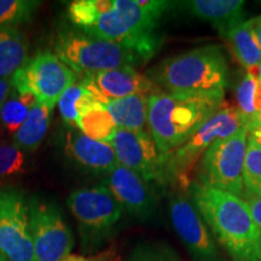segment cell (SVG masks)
I'll return each instance as SVG.
<instances>
[{
  "label": "cell",
  "instance_id": "1",
  "mask_svg": "<svg viewBox=\"0 0 261 261\" xmlns=\"http://www.w3.org/2000/svg\"><path fill=\"white\" fill-rule=\"evenodd\" d=\"M189 190L198 213L234 261H261V236L246 201L198 181Z\"/></svg>",
  "mask_w": 261,
  "mask_h": 261
},
{
  "label": "cell",
  "instance_id": "2",
  "mask_svg": "<svg viewBox=\"0 0 261 261\" xmlns=\"http://www.w3.org/2000/svg\"><path fill=\"white\" fill-rule=\"evenodd\" d=\"M224 94H169L149 97L148 126L160 155L184 144L223 103Z\"/></svg>",
  "mask_w": 261,
  "mask_h": 261
},
{
  "label": "cell",
  "instance_id": "3",
  "mask_svg": "<svg viewBox=\"0 0 261 261\" xmlns=\"http://www.w3.org/2000/svg\"><path fill=\"white\" fill-rule=\"evenodd\" d=\"M146 76L169 94H224L228 70L221 47L210 45L166 58Z\"/></svg>",
  "mask_w": 261,
  "mask_h": 261
},
{
  "label": "cell",
  "instance_id": "4",
  "mask_svg": "<svg viewBox=\"0 0 261 261\" xmlns=\"http://www.w3.org/2000/svg\"><path fill=\"white\" fill-rule=\"evenodd\" d=\"M247 121L237 108L225 102L217 108L210 119L174 151L162 158L161 184L173 182L189 189L192 184V169L215 140L236 133Z\"/></svg>",
  "mask_w": 261,
  "mask_h": 261
},
{
  "label": "cell",
  "instance_id": "5",
  "mask_svg": "<svg viewBox=\"0 0 261 261\" xmlns=\"http://www.w3.org/2000/svg\"><path fill=\"white\" fill-rule=\"evenodd\" d=\"M67 203L76 219L81 252H98L115 234L123 213L121 204L103 182L73 191Z\"/></svg>",
  "mask_w": 261,
  "mask_h": 261
},
{
  "label": "cell",
  "instance_id": "6",
  "mask_svg": "<svg viewBox=\"0 0 261 261\" xmlns=\"http://www.w3.org/2000/svg\"><path fill=\"white\" fill-rule=\"evenodd\" d=\"M55 55L75 74L84 76L144 63L128 48L84 32L64 31L58 34Z\"/></svg>",
  "mask_w": 261,
  "mask_h": 261
},
{
  "label": "cell",
  "instance_id": "7",
  "mask_svg": "<svg viewBox=\"0 0 261 261\" xmlns=\"http://www.w3.org/2000/svg\"><path fill=\"white\" fill-rule=\"evenodd\" d=\"M248 144L247 127L220 138L202 156L198 182L241 197L244 192L243 171Z\"/></svg>",
  "mask_w": 261,
  "mask_h": 261
},
{
  "label": "cell",
  "instance_id": "8",
  "mask_svg": "<svg viewBox=\"0 0 261 261\" xmlns=\"http://www.w3.org/2000/svg\"><path fill=\"white\" fill-rule=\"evenodd\" d=\"M75 83L76 74L50 51L28 58L11 77L12 86L18 93L32 94L39 104L52 109Z\"/></svg>",
  "mask_w": 261,
  "mask_h": 261
},
{
  "label": "cell",
  "instance_id": "9",
  "mask_svg": "<svg viewBox=\"0 0 261 261\" xmlns=\"http://www.w3.org/2000/svg\"><path fill=\"white\" fill-rule=\"evenodd\" d=\"M29 230L37 261H62L70 255L75 240L61 208L45 198L28 200Z\"/></svg>",
  "mask_w": 261,
  "mask_h": 261
},
{
  "label": "cell",
  "instance_id": "10",
  "mask_svg": "<svg viewBox=\"0 0 261 261\" xmlns=\"http://www.w3.org/2000/svg\"><path fill=\"white\" fill-rule=\"evenodd\" d=\"M0 253L11 261H37L29 230L28 198L12 185H0Z\"/></svg>",
  "mask_w": 261,
  "mask_h": 261
},
{
  "label": "cell",
  "instance_id": "11",
  "mask_svg": "<svg viewBox=\"0 0 261 261\" xmlns=\"http://www.w3.org/2000/svg\"><path fill=\"white\" fill-rule=\"evenodd\" d=\"M109 144L119 165L136 172L148 182L161 184L162 158L150 130L117 128Z\"/></svg>",
  "mask_w": 261,
  "mask_h": 261
},
{
  "label": "cell",
  "instance_id": "12",
  "mask_svg": "<svg viewBox=\"0 0 261 261\" xmlns=\"http://www.w3.org/2000/svg\"><path fill=\"white\" fill-rule=\"evenodd\" d=\"M169 214L175 232L192 256L202 261H219L213 240L188 197L181 194L173 195L169 200Z\"/></svg>",
  "mask_w": 261,
  "mask_h": 261
},
{
  "label": "cell",
  "instance_id": "13",
  "mask_svg": "<svg viewBox=\"0 0 261 261\" xmlns=\"http://www.w3.org/2000/svg\"><path fill=\"white\" fill-rule=\"evenodd\" d=\"M127 213L148 220L156 212L155 192L150 182L129 168L117 165L102 181Z\"/></svg>",
  "mask_w": 261,
  "mask_h": 261
},
{
  "label": "cell",
  "instance_id": "14",
  "mask_svg": "<svg viewBox=\"0 0 261 261\" xmlns=\"http://www.w3.org/2000/svg\"><path fill=\"white\" fill-rule=\"evenodd\" d=\"M80 83L104 107L113 100L122 99L133 94L151 96L161 91L146 75H142L132 67L84 76Z\"/></svg>",
  "mask_w": 261,
  "mask_h": 261
},
{
  "label": "cell",
  "instance_id": "15",
  "mask_svg": "<svg viewBox=\"0 0 261 261\" xmlns=\"http://www.w3.org/2000/svg\"><path fill=\"white\" fill-rule=\"evenodd\" d=\"M60 143L65 156L77 168L91 174L106 177L119 165L109 143L91 139L74 127L68 126L62 130Z\"/></svg>",
  "mask_w": 261,
  "mask_h": 261
},
{
  "label": "cell",
  "instance_id": "16",
  "mask_svg": "<svg viewBox=\"0 0 261 261\" xmlns=\"http://www.w3.org/2000/svg\"><path fill=\"white\" fill-rule=\"evenodd\" d=\"M184 5L190 15L210 22L223 37L246 17V5L241 0H194Z\"/></svg>",
  "mask_w": 261,
  "mask_h": 261
},
{
  "label": "cell",
  "instance_id": "17",
  "mask_svg": "<svg viewBox=\"0 0 261 261\" xmlns=\"http://www.w3.org/2000/svg\"><path fill=\"white\" fill-rule=\"evenodd\" d=\"M29 44L18 27H0V79L11 80L28 61Z\"/></svg>",
  "mask_w": 261,
  "mask_h": 261
},
{
  "label": "cell",
  "instance_id": "18",
  "mask_svg": "<svg viewBox=\"0 0 261 261\" xmlns=\"http://www.w3.org/2000/svg\"><path fill=\"white\" fill-rule=\"evenodd\" d=\"M149 97L146 94H133L108 103L106 108L117 128L148 130Z\"/></svg>",
  "mask_w": 261,
  "mask_h": 261
},
{
  "label": "cell",
  "instance_id": "19",
  "mask_svg": "<svg viewBox=\"0 0 261 261\" xmlns=\"http://www.w3.org/2000/svg\"><path fill=\"white\" fill-rule=\"evenodd\" d=\"M52 110V108L41 106L38 102L33 104L27 120L14 135V144L25 154L37 151L47 135Z\"/></svg>",
  "mask_w": 261,
  "mask_h": 261
},
{
  "label": "cell",
  "instance_id": "20",
  "mask_svg": "<svg viewBox=\"0 0 261 261\" xmlns=\"http://www.w3.org/2000/svg\"><path fill=\"white\" fill-rule=\"evenodd\" d=\"M230 45L233 56L247 70L261 63V48L253 29V18L233 27L224 37Z\"/></svg>",
  "mask_w": 261,
  "mask_h": 261
},
{
  "label": "cell",
  "instance_id": "21",
  "mask_svg": "<svg viewBox=\"0 0 261 261\" xmlns=\"http://www.w3.org/2000/svg\"><path fill=\"white\" fill-rule=\"evenodd\" d=\"M57 104L65 125L76 128L79 117L100 103L83 84L75 83L62 94Z\"/></svg>",
  "mask_w": 261,
  "mask_h": 261
},
{
  "label": "cell",
  "instance_id": "22",
  "mask_svg": "<svg viewBox=\"0 0 261 261\" xmlns=\"http://www.w3.org/2000/svg\"><path fill=\"white\" fill-rule=\"evenodd\" d=\"M76 128L91 139L109 143L117 130V126L107 108L99 104L79 117Z\"/></svg>",
  "mask_w": 261,
  "mask_h": 261
},
{
  "label": "cell",
  "instance_id": "23",
  "mask_svg": "<svg viewBox=\"0 0 261 261\" xmlns=\"http://www.w3.org/2000/svg\"><path fill=\"white\" fill-rule=\"evenodd\" d=\"M37 102L32 94H21L15 89L10 93L8 99L0 112V125L9 135H15L27 120L29 110Z\"/></svg>",
  "mask_w": 261,
  "mask_h": 261
},
{
  "label": "cell",
  "instance_id": "24",
  "mask_svg": "<svg viewBox=\"0 0 261 261\" xmlns=\"http://www.w3.org/2000/svg\"><path fill=\"white\" fill-rule=\"evenodd\" d=\"M114 0H76L68 8L70 22L81 32L89 28L103 12L113 8Z\"/></svg>",
  "mask_w": 261,
  "mask_h": 261
},
{
  "label": "cell",
  "instance_id": "25",
  "mask_svg": "<svg viewBox=\"0 0 261 261\" xmlns=\"http://www.w3.org/2000/svg\"><path fill=\"white\" fill-rule=\"evenodd\" d=\"M40 3L35 0H0V27H18L34 17Z\"/></svg>",
  "mask_w": 261,
  "mask_h": 261
},
{
  "label": "cell",
  "instance_id": "26",
  "mask_svg": "<svg viewBox=\"0 0 261 261\" xmlns=\"http://www.w3.org/2000/svg\"><path fill=\"white\" fill-rule=\"evenodd\" d=\"M243 185L247 196H261V145L248 138Z\"/></svg>",
  "mask_w": 261,
  "mask_h": 261
},
{
  "label": "cell",
  "instance_id": "27",
  "mask_svg": "<svg viewBox=\"0 0 261 261\" xmlns=\"http://www.w3.org/2000/svg\"><path fill=\"white\" fill-rule=\"evenodd\" d=\"M25 165V152L14 143H0V180L23 174Z\"/></svg>",
  "mask_w": 261,
  "mask_h": 261
},
{
  "label": "cell",
  "instance_id": "28",
  "mask_svg": "<svg viewBox=\"0 0 261 261\" xmlns=\"http://www.w3.org/2000/svg\"><path fill=\"white\" fill-rule=\"evenodd\" d=\"M125 261H179V259L166 244L140 243Z\"/></svg>",
  "mask_w": 261,
  "mask_h": 261
},
{
  "label": "cell",
  "instance_id": "29",
  "mask_svg": "<svg viewBox=\"0 0 261 261\" xmlns=\"http://www.w3.org/2000/svg\"><path fill=\"white\" fill-rule=\"evenodd\" d=\"M256 81V77L247 73L246 76L237 85L236 89V108L247 122L256 113L254 108V91H255Z\"/></svg>",
  "mask_w": 261,
  "mask_h": 261
},
{
  "label": "cell",
  "instance_id": "30",
  "mask_svg": "<svg viewBox=\"0 0 261 261\" xmlns=\"http://www.w3.org/2000/svg\"><path fill=\"white\" fill-rule=\"evenodd\" d=\"M247 203L261 236V196H247Z\"/></svg>",
  "mask_w": 261,
  "mask_h": 261
},
{
  "label": "cell",
  "instance_id": "31",
  "mask_svg": "<svg viewBox=\"0 0 261 261\" xmlns=\"http://www.w3.org/2000/svg\"><path fill=\"white\" fill-rule=\"evenodd\" d=\"M14 90L11 80L6 79H0V112H2V108L4 106L5 100L8 99L10 93Z\"/></svg>",
  "mask_w": 261,
  "mask_h": 261
},
{
  "label": "cell",
  "instance_id": "32",
  "mask_svg": "<svg viewBox=\"0 0 261 261\" xmlns=\"http://www.w3.org/2000/svg\"><path fill=\"white\" fill-rule=\"evenodd\" d=\"M247 129H257L261 130V112H257L248 120Z\"/></svg>",
  "mask_w": 261,
  "mask_h": 261
},
{
  "label": "cell",
  "instance_id": "33",
  "mask_svg": "<svg viewBox=\"0 0 261 261\" xmlns=\"http://www.w3.org/2000/svg\"><path fill=\"white\" fill-rule=\"evenodd\" d=\"M104 255L94 256V257H86L83 255H75V254H70L67 257H64L62 261H103Z\"/></svg>",
  "mask_w": 261,
  "mask_h": 261
},
{
  "label": "cell",
  "instance_id": "34",
  "mask_svg": "<svg viewBox=\"0 0 261 261\" xmlns=\"http://www.w3.org/2000/svg\"><path fill=\"white\" fill-rule=\"evenodd\" d=\"M254 108L255 112H261V80L256 81L255 91H254Z\"/></svg>",
  "mask_w": 261,
  "mask_h": 261
},
{
  "label": "cell",
  "instance_id": "35",
  "mask_svg": "<svg viewBox=\"0 0 261 261\" xmlns=\"http://www.w3.org/2000/svg\"><path fill=\"white\" fill-rule=\"evenodd\" d=\"M253 29L256 40L259 42V46L261 48V16L253 18Z\"/></svg>",
  "mask_w": 261,
  "mask_h": 261
},
{
  "label": "cell",
  "instance_id": "36",
  "mask_svg": "<svg viewBox=\"0 0 261 261\" xmlns=\"http://www.w3.org/2000/svg\"><path fill=\"white\" fill-rule=\"evenodd\" d=\"M248 130V138L253 139L254 142L261 145V130L257 129H247Z\"/></svg>",
  "mask_w": 261,
  "mask_h": 261
},
{
  "label": "cell",
  "instance_id": "37",
  "mask_svg": "<svg viewBox=\"0 0 261 261\" xmlns=\"http://www.w3.org/2000/svg\"><path fill=\"white\" fill-rule=\"evenodd\" d=\"M248 73H249L250 75H253L254 77H256L257 80H261V63L257 65V67L253 68V69L248 70Z\"/></svg>",
  "mask_w": 261,
  "mask_h": 261
},
{
  "label": "cell",
  "instance_id": "38",
  "mask_svg": "<svg viewBox=\"0 0 261 261\" xmlns=\"http://www.w3.org/2000/svg\"><path fill=\"white\" fill-rule=\"evenodd\" d=\"M0 261H11V260H9L8 257L4 256L2 253H0Z\"/></svg>",
  "mask_w": 261,
  "mask_h": 261
}]
</instances>
